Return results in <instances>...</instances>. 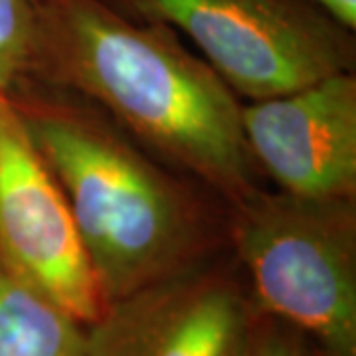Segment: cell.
Returning <instances> with one entry per match:
<instances>
[{
  "instance_id": "cell-1",
  "label": "cell",
  "mask_w": 356,
  "mask_h": 356,
  "mask_svg": "<svg viewBox=\"0 0 356 356\" xmlns=\"http://www.w3.org/2000/svg\"><path fill=\"white\" fill-rule=\"evenodd\" d=\"M26 79L95 103L228 204L267 186L243 139V102L168 26L105 0H42Z\"/></svg>"
},
{
  "instance_id": "cell-2",
  "label": "cell",
  "mask_w": 356,
  "mask_h": 356,
  "mask_svg": "<svg viewBox=\"0 0 356 356\" xmlns=\"http://www.w3.org/2000/svg\"><path fill=\"white\" fill-rule=\"evenodd\" d=\"M8 95L64 192L107 305L228 250L229 204L95 103L36 79Z\"/></svg>"
},
{
  "instance_id": "cell-3",
  "label": "cell",
  "mask_w": 356,
  "mask_h": 356,
  "mask_svg": "<svg viewBox=\"0 0 356 356\" xmlns=\"http://www.w3.org/2000/svg\"><path fill=\"white\" fill-rule=\"evenodd\" d=\"M228 250L261 315L356 356V198L257 188L229 204Z\"/></svg>"
},
{
  "instance_id": "cell-4",
  "label": "cell",
  "mask_w": 356,
  "mask_h": 356,
  "mask_svg": "<svg viewBox=\"0 0 356 356\" xmlns=\"http://www.w3.org/2000/svg\"><path fill=\"white\" fill-rule=\"evenodd\" d=\"M184 34L240 99L289 93L355 72V30L317 0H105Z\"/></svg>"
},
{
  "instance_id": "cell-5",
  "label": "cell",
  "mask_w": 356,
  "mask_h": 356,
  "mask_svg": "<svg viewBox=\"0 0 356 356\" xmlns=\"http://www.w3.org/2000/svg\"><path fill=\"white\" fill-rule=\"evenodd\" d=\"M0 257L86 327L105 313L64 192L8 93H0Z\"/></svg>"
},
{
  "instance_id": "cell-6",
  "label": "cell",
  "mask_w": 356,
  "mask_h": 356,
  "mask_svg": "<svg viewBox=\"0 0 356 356\" xmlns=\"http://www.w3.org/2000/svg\"><path fill=\"white\" fill-rule=\"evenodd\" d=\"M261 313L229 250L109 303L91 356H240Z\"/></svg>"
},
{
  "instance_id": "cell-7",
  "label": "cell",
  "mask_w": 356,
  "mask_h": 356,
  "mask_svg": "<svg viewBox=\"0 0 356 356\" xmlns=\"http://www.w3.org/2000/svg\"><path fill=\"white\" fill-rule=\"evenodd\" d=\"M245 145L277 191L356 198V72L242 105Z\"/></svg>"
},
{
  "instance_id": "cell-8",
  "label": "cell",
  "mask_w": 356,
  "mask_h": 356,
  "mask_svg": "<svg viewBox=\"0 0 356 356\" xmlns=\"http://www.w3.org/2000/svg\"><path fill=\"white\" fill-rule=\"evenodd\" d=\"M0 356H91L88 327L0 257Z\"/></svg>"
},
{
  "instance_id": "cell-9",
  "label": "cell",
  "mask_w": 356,
  "mask_h": 356,
  "mask_svg": "<svg viewBox=\"0 0 356 356\" xmlns=\"http://www.w3.org/2000/svg\"><path fill=\"white\" fill-rule=\"evenodd\" d=\"M42 0H0V93H13L32 58Z\"/></svg>"
},
{
  "instance_id": "cell-10",
  "label": "cell",
  "mask_w": 356,
  "mask_h": 356,
  "mask_svg": "<svg viewBox=\"0 0 356 356\" xmlns=\"http://www.w3.org/2000/svg\"><path fill=\"white\" fill-rule=\"evenodd\" d=\"M309 341L277 318H257L240 356H309Z\"/></svg>"
},
{
  "instance_id": "cell-11",
  "label": "cell",
  "mask_w": 356,
  "mask_h": 356,
  "mask_svg": "<svg viewBox=\"0 0 356 356\" xmlns=\"http://www.w3.org/2000/svg\"><path fill=\"white\" fill-rule=\"evenodd\" d=\"M343 24L356 30V0H317Z\"/></svg>"
},
{
  "instance_id": "cell-12",
  "label": "cell",
  "mask_w": 356,
  "mask_h": 356,
  "mask_svg": "<svg viewBox=\"0 0 356 356\" xmlns=\"http://www.w3.org/2000/svg\"><path fill=\"white\" fill-rule=\"evenodd\" d=\"M309 356H331V355H327L325 350L317 348L315 344H309Z\"/></svg>"
}]
</instances>
